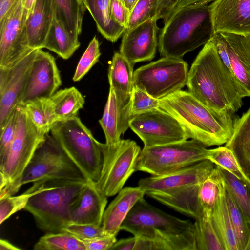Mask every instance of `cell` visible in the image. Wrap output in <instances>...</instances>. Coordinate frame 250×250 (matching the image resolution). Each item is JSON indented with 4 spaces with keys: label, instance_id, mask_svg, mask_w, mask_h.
<instances>
[{
    "label": "cell",
    "instance_id": "681fc988",
    "mask_svg": "<svg viewBox=\"0 0 250 250\" xmlns=\"http://www.w3.org/2000/svg\"><path fill=\"white\" fill-rule=\"evenodd\" d=\"M215 0H179L175 6L172 14L178 9L183 7L208 4Z\"/></svg>",
    "mask_w": 250,
    "mask_h": 250
},
{
    "label": "cell",
    "instance_id": "816d5d0a",
    "mask_svg": "<svg viewBox=\"0 0 250 250\" xmlns=\"http://www.w3.org/2000/svg\"><path fill=\"white\" fill-rule=\"evenodd\" d=\"M26 17L33 10L37 0H21ZM27 19V18H26Z\"/></svg>",
    "mask_w": 250,
    "mask_h": 250
},
{
    "label": "cell",
    "instance_id": "2e32d148",
    "mask_svg": "<svg viewBox=\"0 0 250 250\" xmlns=\"http://www.w3.org/2000/svg\"><path fill=\"white\" fill-rule=\"evenodd\" d=\"M62 84L60 72L54 56L42 49H37L19 104L24 105L38 98H50Z\"/></svg>",
    "mask_w": 250,
    "mask_h": 250
},
{
    "label": "cell",
    "instance_id": "52a82bcc",
    "mask_svg": "<svg viewBox=\"0 0 250 250\" xmlns=\"http://www.w3.org/2000/svg\"><path fill=\"white\" fill-rule=\"evenodd\" d=\"M59 180L86 183L87 179L53 137L47 134L15 186L13 195L26 184Z\"/></svg>",
    "mask_w": 250,
    "mask_h": 250
},
{
    "label": "cell",
    "instance_id": "b9f144b4",
    "mask_svg": "<svg viewBox=\"0 0 250 250\" xmlns=\"http://www.w3.org/2000/svg\"><path fill=\"white\" fill-rule=\"evenodd\" d=\"M159 108V100L134 86L130 97V113L132 116Z\"/></svg>",
    "mask_w": 250,
    "mask_h": 250
},
{
    "label": "cell",
    "instance_id": "5bb4252c",
    "mask_svg": "<svg viewBox=\"0 0 250 250\" xmlns=\"http://www.w3.org/2000/svg\"><path fill=\"white\" fill-rule=\"evenodd\" d=\"M211 40L223 62L250 98V36L219 32Z\"/></svg>",
    "mask_w": 250,
    "mask_h": 250
},
{
    "label": "cell",
    "instance_id": "7dc6e473",
    "mask_svg": "<svg viewBox=\"0 0 250 250\" xmlns=\"http://www.w3.org/2000/svg\"><path fill=\"white\" fill-rule=\"evenodd\" d=\"M179 0H161L156 19H162L165 22L172 14L173 9Z\"/></svg>",
    "mask_w": 250,
    "mask_h": 250
},
{
    "label": "cell",
    "instance_id": "9a60e30c",
    "mask_svg": "<svg viewBox=\"0 0 250 250\" xmlns=\"http://www.w3.org/2000/svg\"><path fill=\"white\" fill-rule=\"evenodd\" d=\"M37 50H33L10 67L0 68V132L19 104Z\"/></svg>",
    "mask_w": 250,
    "mask_h": 250
},
{
    "label": "cell",
    "instance_id": "4316f807",
    "mask_svg": "<svg viewBox=\"0 0 250 250\" xmlns=\"http://www.w3.org/2000/svg\"><path fill=\"white\" fill-rule=\"evenodd\" d=\"M95 21L99 32L106 40L116 42L123 35L125 28L113 18L110 0H82Z\"/></svg>",
    "mask_w": 250,
    "mask_h": 250
},
{
    "label": "cell",
    "instance_id": "30bf717a",
    "mask_svg": "<svg viewBox=\"0 0 250 250\" xmlns=\"http://www.w3.org/2000/svg\"><path fill=\"white\" fill-rule=\"evenodd\" d=\"M188 71L182 58L163 57L134 72V86L160 100L187 85Z\"/></svg>",
    "mask_w": 250,
    "mask_h": 250
},
{
    "label": "cell",
    "instance_id": "1f68e13d",
    "mask_svg": "<svg viewBox=\"0 0 250 250\" xmlns=\"http://www.w3.org/2000/svg\"><path fill=\"white\" fill-rule=\"evenodd\" d=\"M37 130L49 133L58 122L50 98H40L23 105Z\"/></svg>",
    "mask_w": 250,
    "mask_h": 250
},
{
    "label": "cell",
    "instance_id": "8fae6325",
    "mask_svg": "<svg viewBox=\"0 0 250 250\" xmlns=\"http://www.w3.org/2000/svg\"><path fill=\"white\" fill-rule=\"evenodd\" d=\"M103 163L96 187L104 196L109 197L118 194L136 171L141 148L130 139L121 140L111 146L102 143Z\"/></svg>",
    "mask_w": 250,
    "mask_h": 250
},
{
    "label": "cell",
    "instance_id": "f907efd6",
    "mask_svg": "<svg viewBox=\"0 0 250 250\" xmlns=\"http://www.w3.org/2000/svg\"><path fill=\"white\" fill-rule=\"evenodd\" d=\"M17 0H0V21H2Z\"/></svg>",
    "mask_w": 250,
    "mask_h": 250
},
{
    "label": "cell",
    "instance_id": "4dcf8cb0",
    "mask_svg": "<svg viewBox=\"0 0 250 250\" xmlns=\"http://www.w3.org/2000/svg\"><path fill=\"white\" fill-rule=\"evenodd\" d=\"M50 99L58 122L78 116L85 103L83 96L74 86L58 90Z\"/></svg>",
    "mask_w": 250,
    "mask_h": 250
},
{
    "label": "cell",
    "instance_id": "74e56055",
    "mask_svg": "<svg viewBox=\"0 0 250 250\" xmlns=\"http://www.w3.org/2000/svg\"><path fill=\"white\" fill-rule=\"evenodd\" d=\"M46 181H39L21 194L9 196L0 200V224L15 213L24 209L31 197L42 191L46 186Z\"/></svg>",
    "mask_w": 250,
    "mask_h": 250
},
{
    "label": "cell",
    "instance_id": "603a6c76",
    "mask_svg": "<svg viewBox=\"0 0 250 250\" xmlns=\"http://www.w3.org/2000/svg\"><path fill=\"white\" fill-rule=\"evenodd\" d=\"M201 183L163 192H147L149 197L177 211L196 218L202 211L199 200Z\"/></svg>",
    "mask_w": 250,
    "mask_h": 250
},
{
    "label": "cell",
    "instance_id": "ac0fdd59",
    "mask_svg": "<svg viewBox=\"0 0 250 250\" xmlns=\"http://www.w3.org/2000/svg\"><path fill=\"white\" fill-rule=\"evenodd\" d=\"M209 6L215 33L250 36V0H216Z\"/></svg>",
    "mask_w": 250,
    "mask_h": 250
},
{
    "label": "cell",
    "instance_id": "836d02e7",
    "mask_svg": "<svg viewBox=\"0 0 250 250\" xmlns=\"http://www.w3.org/2000/svg\"><path fill=\"white\" fill-rule=\"evenodd\" d=\"M194 219L197 250H225L213 226L211 216L202 211Z\"/></svg>",
    "mask_w": 250,
    "mask_h": 250
},
{
    "label": "cell",
    "instance_id": "5b68a950",
    "mask_svg": "<svg viewBox=\"0 0 250 250\" xmlns=\"http://www.w3.org/2000/svg\"><path fill=\"white\" fill-rule=\"evenodd\" d=\"M86 183L47 181L43 189L31 197L24 209L32 215L42 231L62 232L71 223L72 208Z\"/></svg>",
    "mask_w": 250,
    "mask_h": 250
},
{
    "label": "cell",
    "instance_id": "d6986e66",
    "mask_svg": "<svg viewBox=\"0 0 250 250\" xmlns=\"http://www.w3.org/2000/svg\"><path fill=\"white\" fill-rule=\"evenodd\" d=\"M214 167V164L205 159L167 174L141 179L138 186L146 193L168 191L202 183Z\"/></svg>",
    "mask_w": 250,
    "mask_h": 250
},
{
    "label": "cell",
    "instance_id": "f546056e",
    "mask_svg": "<svg viewBox=\"0 0 250 250\" xmlns=\"http://www.w3.org/2000/svg\"><path fill=\"white\" fill-rule=\"evenodd\" d=\"M54 14L65 29L79 37L85 8L82 0H52Z\"/></svg>",
    "mask_w": 250,
    "mask_h": 250
},
{
    "label": "cell",
    "instance_id": "c3c4849f",
    "mask_svg": "<svg viewBox=\"0 0 250 250\" xmlns=\"http://www.w3.org/2000/svg\"><path fill=\"white\" fill-rule=\"evenodd\" d=\"M136 240V236H133L116 241L110 250H133Z\"/></svg>",
    "mask_w": 250,
    "mask_h": 250
},
{
    "label": "cell",
    "instance_id": "83f0119b",
    "mask_svg": "<svg viewBox=\"0 0 250 250\" xmlns=\"http://www.w3.org/2000/svg\"><path fill=\"white\" fill-rule=\"evenodd\" d=\"M80 46L78 37L69 32L54 14L43 48L54 52L63 59L67 60L71 57Z\"/></svg>",
    "mask_w": 250,
    "mask_h": 250
},
{
    "label": "cell",
    "instance_id": "7c38bea8",
    "mask_svg": "<svg viewBox=\"0 0 250 250\" xmlns=\"http://www.w3.org/2000/svg\"><path fill=\"white\" fill-rule=\"evenodd\" d=\"M129 127L149 147L188 140L187 133L172 115L161 109L134 116Z\"/></svg>",
    "mask_w": 250,
    "mask_h": 250
},
{
    "label": "cell",
    "instance_id": "cb8c5ba5",
    "mask_svg": "<svg viewBox=\"0 0 250 250\" xmlns=\"http://www.w3.org/2000/svg\"><path fill=\"white\" fill-rule=\"evenodd\" d=\"M54 17L52 0H37L25 21L26 34L31 49L43 48Z\"/></svg>",
    "mask_w": 250,
    "mask_h": 250
},
{
    "label": "cell",
    "instance_id": "4fadbf2b",
    "mask_svg": "<svg viewBox=\"0 0 250 250\" xmlns=\"http://www.w3.org/2000/svg\"><path fill=\"white\" fill-rule=\"evenodd\" d=\"M21 0H17L0 21V68L10 67L33 49L29 46Z\"/></svg>",
    "mask_w": 250,
    "mask_h": 250
},
{
    "label": "cell",
    "instance_id": "bcb514c9",
    "mask_svg": "<svg viewBox=\"0 0 250 250\" xmlns=\"http://www.w3.org/2000/svg\"><path fill=\"white\" fill-rule=\"evenodd\" d=\"M116 237L108 236L92 240L82 241L85 245L86 250H110L116 242Z\"/></svg>",
    "mask_w": 250,
    "mask_h": 250
},
{
    "label": "cell",
    "instance_id": "7bdbcfd3",
    "mask_svg": "<svg viewBox=\"0 0 250 250\" xmlns=\"http://www.w3.org/2000/svg\"><path fill=\"white\" fill-rule=\"evenodd\" d=\"M62 232L69 233L82 240H89L110 235L102 226L94 224H69Z\"/></svg>",
    "mask_w": 250,
    "mask_h": 250
},
{
    "label": "cell",
    "instance_id": "e575fe53",
    "mask_svg": "<svg viewBox=\"0 0 250 250\" xmlns=\"http://www.w3.org/2000/svg\"><path fill=\"white\" fill-rule=\"evenodd\" d=\"M224 184L223 178L216 166L200 185L199 200L203 212L211 215Z\"/></svg>",
    "mask_w": 250,
    "mask_h": 250
},
{
    "label": "cell",
    "instance_id": "d4e9b609",
    "mask_svg": "<svg viewBox=\"0 0 250 250\" xmlns=\"http://www.w3.org/2000/svg\"><path fill=\"white\" fill-rule=\"evenodd\" d=\"M225 146L232 152L242 172L250 182V107L241 117H235L233 132Z\"/></svg>",
    "mask_w": 250,
    "mask_h": 250
},
{
    "label": "cell",
    "instance_id": "9c48e42d",
    "mask_svg": "<svg viewBox=\"0 0 250 250\" xmlns=\"http://www.w3.org/2000/svg\"><path fill=\"white\" fill-rule=\"evenodd\" d=\"M16 111L15 137L6 161L0 167L7 181L0 190V200L13 195L15 186L46 135L37 130L23 105H17Z\"/></svg>",
    "mask_w": 250,
    "mask_h": 250
},
{
    "label": "cell",
    "instance_id": "d6a6232c",
    "mask_svg": "<svg viewBox=\"0 0 250 250\" xmlns=\"http://www.w3.org/2000/svg\"><path fill=\"white\" fill-rule=\"evenodd\" d=\"M216 166L223 178L226 188L250 224V182L247 179H240L227 170Z\"/></svg>",
    "mask_w": 250,
    "mask_h": 250
},
{
    "label": "cell",
    "instance_id": "f6af8a7d",
    "mask_svg": "<svg viewBox=\"0 0 250 250\" xmlns=\"http://www.w3.org/2000/svg\"><path fill=\"white\" fill-rule=\"evenodd\" d=\"M110 7L114 20L125 29L128 22L130 12L120 0H110Z\"/></svg>",
    "mask_w": 250,
    "mask_h": 250
},
{
    "label": "cell",
    "instance_id": "f5cc1de1",
    "mask_svg": "<svg viewBox=\"0 0 250 250\" xmlns=\"http://www.w3.org/2000/svg\"><path fill=\"white\" fill-rule=\"evenodd\" d=\"M0 250H21V249L15 246L12 243L5 239H0Z\"/></svg>",
    "mask_w": 250,
    "mask_h": 250
},
{
    "label": "cell",
    "instance_id": "f35d334b",
    "mask_svg": "<svg viewBox=\"0 0 250 250\" xmlns=\"http://www.w3.org/2000/svg\"><path fill=\"white\" fill-rule=\"evenodd\" d=\"M207 159L234 175L240 179H247L242 172L232 152L226 146L209 149Z\"/></svg>",
    "mask_w": 250,
    "mask_h": 250
},
{
    "label": "cell",
    "instance_id": "60d3db41",
    "mask_svg": "<svg viewBox=\"0 0 250 250\" xmlns=\"http://www.w3.org/2000/svg\"><path fill=\"white\" fill-rule=\"evenodd\" d=\"M101 55L98 40L94 36L79 61L72 78L73 81H80L98 62Z\"/></svg>",
    "mask_w": 250,
    "mask_h": 250
},
{
    "label": "cell",
    "instance_id": "484cf974",
    "mask_svg": "<svg viewBox=\"0 0 250 250\" xmlns=\"http://www.w3.org/2000/svg\"><path fill=\"white\" fill-rule=\"evenodd\" d=\"M127 59L120 52H115L110 61L108 69L110 87L118 99L128 102L134 87L133 67Z\"/></svg>",
    "mask_w": 250,
    "mask_h": 250
},
{
    "label": "cell",
    "instance_id": "ee69618b",
    "mask_svg": "<svg viewBox=\"0 0 250 250\" xmlns=\"http://www.w3.org/2000/svg\"><path fill=\"white\" fill-rule=\"evenodd\" d=\"M16 120V107L9 117L4 128L0 132V167L3 166L9 155L15 135Z\"/></svg>",
    "mask_w": 250,
    "mask_h": 250
},
{
    "label": "cell",
    "instance_id": "7402d4cb",
    "mask_svg": "<svg viewBox=\"0 0 250 250\" xmlns=\"http://www.w3.org/2000/svg\"><path fill=\"white\" fill-rule=\"evenodd\" d=\"M145 194L138 186L123 188L105 209L102 223L105 231L116 236L131 209Z\"/></svg>",
    "mask_w": 250,
    "mask_h": 250
},
{
    "label": "cell",
    "instance_id": "8992f818",
    "mask_svg": "<svg viewBox=\"0 0 250 250\" xmlns=\"http://www.w3.org/2000/svg\"><path fill=\"white\" fill-rule=\"evenodd\" d=\"M50 132L87 180L96 182L103 167L102 143L78 116L58 122Z\"/></svg>",
    "mask_w": 250,
    "mask_h": 250
},
{
    "label": "cell",
    "instance_id": "277c9868",
    "mask_svg": "<svg viewBox=\"0 0 250 250\" xmlns=\"http://www.w3.org/2000/svg\"><path fill=\"white\" fill-rule=\"evenodd\" d=\"M214 34L209 4L183 7L164 22L158 38L159 51L164 57L182 58L206 44Z\"/></svg>",
    "mask_w": 250,
    "mask_h": 250
},
{
    "label": "cell",
    "instance_id": "d590c367",
    "mask_svg": "<svg viewBox=\"0 0 250 250\" xmlns=\"http://www.w3.org/2000/svg\"><path fill=\"white\" fill-rule=\"evenodd\" d=\"M34 250H86L82 240L65 232L46 233L34 245Z\"/></svg>",
    "mask_w": 250,
    "mask_h": 250
},
{
    "label": "cell",
    "instance_id": "44dd1931",
    "mask_svg": "<svg viewBox=\"0 0 250 250\" xmlns=\"http://www.w3.org/2000/svg\"><path fill=\"white\" fill-rule=\"evenodd\" d=\"M107 197L103 195L95 182L88 180L71 212V223L102 226Z\"/></svg>",
    "mask_w": 250,
    "mask_h": 250
},
{
    "label": "cell",
    "instance_id": "8d00e7d4",
    "mask_svg": "<svg viewBox=\"0 0 250 250\" xmlns=\"http://www.w3.org/2000/svg\"><path fill=\"white\" fill-rule=\"evenodd\" d=\"M225 196L229 216L236 235L239 250H245L250 235V224L226 188Z\"/></svg>",
    "mask_w": 250,
    "mask_h": 250
},
{
    "label": "cell",
    "instance_id": "6da1fadb",
    "mask_svg": "<svg viewBox=\"0 0 250 250\" xmlns=\"http://www.w3.org/2000/svg\"><path fill=\"white\" fill-rule=\"evenodd\" d=\"M188 92L207 107L235 113L246 94L220 58L210 40L199 52L188 71Z\"/></svg>",
    "mask_w": 250,
    "mask_h": 250
},
{
    "label": "cell",
    "instance_id": "3957f363",
    "mask_svg": "<svg viewBox=\"0 0 250 250\" xmlns=\"http://www.w3.org/2000/svg\"><path fill=\"white\" fill-rule=\"evenodd\" d=\"M121 229L160 241L169 250H197L194 223L167 214L143 198L131 209Z\"/></svg>",
    "mask_w": 250,
    "mask_h": 250
},
{
    "label": "cell",
    "instance_id": "ab89813d",
    "mask_svg": "<svg viewBox=\"0 0 250 250\" xmlns=\"http://www.w3.org/2000/svg\"><path fill=\"white\" fill-rule=\"evenodd\" d=\"M161 0H138L130 12L125 30L150 19L156 18Z\"/></svg>",
    "mask_w": 250,
    "mask_h": 250
},
{
    "label": "cell",
    "instance_id": "db71d44e",
    "mask_svg": "<svg viewBox=\"0 0 250 250\" xmlns=\"http://www.w3.org/2000/svg\"><path fill=\"white\" fill-rule=\"evenodd\" d=\"M138 0H120L130 13L133 9Z\"/></svg>",
    "mask_w": 250,
    "mask_h": 250
},
{
    "label": "cell",
    "instance_id": "ba28073f",
    "mask_svg": "<svg viewBox=\"0 0 250 250\" xmlns=\"http://www.w3.org/2000/svg\"><path fill=\"white\" fill-rule=\"evenodd\" d=\"M207 147L194 139L144 147L138 156L136 171L152 176L167 174L207 159L209 149Z\"/></svg>",
    "mask_w": 250,
    "mask_h": 250
},
{
    "label": "cell",
    "instance_id": "7a4b0ae2",
    "mask_svg": "<svg viewBox=\"0 0 250 250\" xmlns=\"http://www.w3.org/2000/svg\"><path fill=\"white\" fill-rule=\"evenodd\" d=\"M160 108L179 122L188 137L206 147L225 144L232 135L234 113L211 109L188 91H178L159 100Z\"/></svg>",
    "mask_w": 250,
    "mask_h": 250
},
{
    "label": "cell",
    "instance_id": "f1b7e54d",
    "mask_svg": "<svg viewBox=\"0 0 250 250\" xmlns=\"http://www.w3.org/2000/svg\"><path fill=\"white\" fill-rule=\"evenodd\" d=\"M225 184L211 215L213 226L224 246L225 250H239L227 206Z\"/></svg>",
    "mask_w": 250,
    "mask_h": 250
},
{
    "label": "cell",
    "instance_id": "e0dca14e",
    "mask_svg": "<svg viewBox=\"0 0 250 250\" xmlns=\"http://www.w3.org/2000/svg\"><path fill=\"white\" fill-rule=\"evenodd\" d=\"M157 21L150 19L124 32L119 52L133 64L155 57L158 45Z\"/></svg>",
    "mask_w": 250,
    "mask_h": 250
},
{
    "label": "cell",
    "instance_id": "ffe728a7",
    "mask_svg": "<svg viewBox=\"0 0 250 250\" xmlns=\"http://www.w3.org/2000/svg\"><path fill=\"white\" fill-rule=\"evenodd\" d=\"M133 117L130 113V98L128 102H123L110 87L102 117L99 121L105 135L106 145H114L121 140V135L129 127Z\"/></svg>",
    "mask_w": 250,
    "mask_h": 250
}]
</instances>
